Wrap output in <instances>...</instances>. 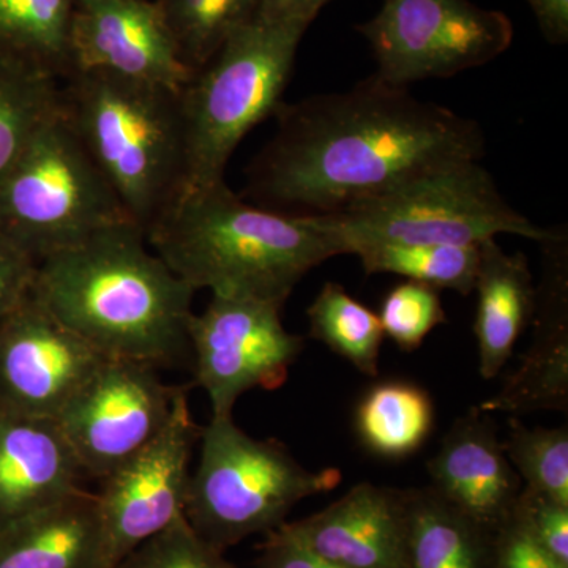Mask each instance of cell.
<instances>
[{"mask_svg": "<svg viewBox=\"0 0 568 568\" xmlns=\"http://www.w3.org/2000/svg\"><path fill=\"white\" fill-rule=\"evenodd\" d=\"M544 274L536 286L534 336L521 365L487 402L484 413L514 417L536 410L568 409V235L552 227L545 241Z\"/></svg>", "mask_w": 568, "mask_h": 568, "instance_id": "15", "label": "cell"}, {"mask_svg": "<svg viewBox=\"0 0 568 568\" xmlns=\"http://www.w3.org/2000/svg\"><path fill=\"white\" fill-rule=\"evenodd\" d=\"M306 316L313 339L324 343L364 375H379L377 364L384 339L379 316L347 294L342 284L325 283Z\"/></svg>", "mask_w": 568, "mask_h": 568, "instance_id": "24", "label": "cell"}, {"mask_svg": "<svg viewBox=\"0 0 568 568\" xmlns=\"http://www.w3.org/2000/svg\"><path fill=\"white\" fill-rule=\"evenodd\" d=\"M256 568H342L302 544L284 526L265 534Z\"/></svg>", "mask_w": 568, "mask_h": 568, "instance_id": "34", "label": "cell"}, {"mask_svg": "<svg viewBox=\"0 0 568 568\" xmlns=\"http://www.w3.org/2000/svg\"><path fill=\"white\" fill-rule=\"evenodd\" d=\"M0 568H102L97 495L81 488L3 526Z\"/></svg>", "mask_w": 568, "mask_h": 568, "instance_id": "19", "label": "cell"}, {"mask_svg": "<svg viewBox=\"0 0 568 568\" xmlns=\"http://www.w3.org/2000/svg\"><path fill=\"white\" fill-rule=\"evenodd\" d=\"M145 241L194 291L280 306L312 268L338 256L313 216L248 204L224 181L183 190Z\"/></svg>", "mask_w": 568, "mask_h": 568, "instance_id": "3", "label": "cell"}, {"mask_svg": "<svg viewBox=\"0 0 568 568\" xmlns=\"http://www.w3.org/2000/svg\"><path fill=\"white\" fill-rule=\"evenodd\" d=\"M313 219L338 254L377 244L474 245L499 234L538 244L551 234L504 200L480 160L433 168L346 211Z\"/></svg>", "mask_w": 568, "mask_h": 568, "instance_id": "5", "label": "cell"}, {"mask_svg": "<svg viewBox=\"0 0 568 568\" xmlns=\"http://www.w3.org/2000/svg\"><path fill=\"white\" fill-rule=\"evenodd\" d=\"M59 112L142 231L185 189L181 92L77 71L59 84Z\"/></svg>", "mask_w": 568, "mask_h": 568, "instance_id": "4", "label": "cell"}, {"mask_svg": "<svg viewBox=\"0 0 568 568\" xmlns=\"http://www.w3.org/2000/svg\"><path fill=\"white\" fill-rule=\"evenodd\" d=\"M115 568H241L194 532L185 515L134 548Z\"/></svg>", "mask_w": 568, "mask_h": 568, "instance_id": "30", "label": "cell"}, {"mask_svg": "<svg viewBox=\"0 0 568 568\" xmlns=\"http://www.w3.org/2000/svg\"><path fill=\"white\" fill-rule=\"evenodd\" d=\"M37 264L0 231V324L32 294Z\"/></svg>", "mask_w": 568, "mask_h": 568, "instance_id": "33", "label": "cell"}, {"mask_svg": "<svg viewBox=\"0 0 568 568\" xmlns=\"http://www.w3.org/2000/svg\"><path fill=\"white\" fill-rule=\"evenodd\" d=\"M474 291L478 295L474 323L478 369L485 381H491L506 366L519 336L532 323L536 284L528 257L504 252L496 239L481 242Z\"/></svg>", "mask_w": 568, "mask_h": 568, "instance_id": "20", "label": "cell"}, {"mask_svg": "<svg viewBox=\"0 0 568 568\" xmlns=\"http://www.w3.org/2000/svg\"><path fill=\"white\" fill-rule=\"evenodd\" d=\"M201 432L190 410L189 387H181L160 435L102 480L97 495L102 568L118 567L134 548L182 517Z\"/></svg>", "mask_w": 568, "mask_h": 568, "instance_id": "11", "label": "cell"}, {"mask_svg": "<svg viewBox=\"0 0 568 568\" xmlns=\"http://www.w3.org/2000/svg\"><path fill=\"white\" fill-rule=\"evenodd\" d=\"M61 82L0 61V182L33 132L58 110Z\"/></svg>", "mask_w": 568, "mask_h": 568, "instance_id": "27", "label": "cell"}, {"mask_svg": "<svg viewBox=\"0 0 568 568\" xmlns=\"http://www.w3.org/2000/svg\"><path fill=\"white\" fill-rule=\"evenodd\" d=\"M283 526L342 568H406V489L362 481L324 510Z\"/></svg>", "mask_w": 568, "mask_h": 568, "instance_id": "16", "label": "cell"}, {"mask_svg": "<svg viewBox=\"0 0 568 568\" xmlns=\"http://www.w3.org/2000/svg\"><path fill=\"white\" fill-rule=\"evenodd\" d=\"M283 306L256 298L212 294L190 321L194 384L211 399L212 417H233L237 399L253 388L275 390L304 351L301 335L282 323Z\"/></svg>", "mask_w": 568, "mask_h": 568, "instance_id": "10", "label": "cell"}, {"mask_svg": "<svg viewBox=\"0 0 568 568\" xmlns=\"http://www.w3.org/2000/svg\"><path fill=\"white\" fill-rule=\"evenodd\" d=\"M377 316L384 335L406 353L416 351L433 328L447 323L439 291L410 280L388 291Z\"/></svg>", "mask_w": 568, "mask_h": 568, "instance_id": "29", "label": "cell"}, {"mask_svg": "<svg viewBox=\"0 0 568 568\" xmlns=\"http://www.w3.org/2000/svg\"><path fill=\"white\" fill-rule=\"evenodd\" d=\"M126 223L134 224L58 104L0 182V231L40 263Z\"/></svg>", "mask_w": 568, "mask_h": 568, "instance_id": "8", "label": "cell"}, {"mask_svg": "<svg viewBox=\"0 0 568 568\" xmlns=\"http://www.w3.org/2000/svg\"><path fill=\"white\" fill-rule=\"evenodd\" d=\"M179 58L192 73L203 69L231 33L253 20L257 0H155Z\"/></svg>", "mask_w": 568, "mask_h": 568, "instance_id": "26", "label": "cell"}, {"mask_svg": "<svg viewBox=\"0 0 568 568\" xmlns=\"http://www.w3.org/2000/svg\"><path fill=\"white\" fill-rule=\"evenodd\" d=\"M82 476L54 418L0 409V529L78 491Z\"/></svg>", "mask_w": 568, "mask_h": 568, "instance_id": "18", "label": "cell"}, {"mask_svg": "<svg viewBox=\"0 0 568 568\" xmlns=\"http://www.w3.org/2000/svg\"><path fill=\"white\" fill-rule=\"evenodd\" d=\"M491 568H564L538 545L517 504L493 537Z\"/></svg>", "mask_w": 568, "mask_h": 568, "instance_id": "32", "label": "cell"}, {"mask_svg": "<svg viewBox=\"0 0 568 568\" xmlns=\"http://www.w3.org/2000/svg\"><path fill=\"white\" fill-rule=\"evenodd\" d=\"M355 29L372 47L376 77L396 88L485 65L514 41L503 11L470 0H383L376 17Z\"/></svg>", "mask_w": 568, "mask_h": 568, "instance_id": "9", "label": "cell"}, {"mask_svg": "<svg viewBox=\"0 0 568 568\" xmlns=\"http://www.w3.org/2000/svg\"><path fill=\"white\" fill-rule=\"evenodd\" d=\"M194 293L132 223L43 257L32 287L41 305L104 358L153 368L189 353Z\"/></svg>", "mask_w": 568, "mask_h": 568, "instance_id": "2", "label": "cell"}, {"mask_svg": "<svg viewBox=\"0 0 568 568\" xmlns=\"http://www.w3.org/2000/svg\"><path fill=\"white\" fill-rule=\"evenodd\" d=\"M274 115L278 129L250 164L246 193L290 215H332L424 171L485 155L476 121L376 74L346 92L283 102Z\"/></svg>", "mask_w": 568, "mask_h": 568, "instance_id": "1", "label": "cell"}, {"mask_svg": "<svg viewBox=\"0 0 568 568\" xmlns=\"http://www.w3.org/2000/svg\"><path fill=\"white\" fill-rule=\"evenodd\" d=\"M366 275L394 274L435 290L474 293L480 244L366 245L355 250Z\"/></svg>", "mask_w": 568, "mask_h": 568, "instance_id": "25", "label": "cell"}, {"mask_svg": "<svg viewBox=\"0 0 568 568\" xmlns=\"http://www.w3.org/2000/svg\"><path fill=\"white\" fill-rule=\"evenodd\" d=\"M331 0H257L253 20L308 26Z\"/></svg>", "mask_w": 568, "mask_h": 568, "instance_id": "35", "label": "cell"}, {"mask_svg": "<svg viewBox=\"0 0 568 568\" xmlns=\"http://www.w3.org/2000/svg\"><path fill=\"white\" fill-rule=\"evenodd\" d=\"M517 508L538 545L556 562L568 568V506L523 487Z\"/></svg>", "mask_w": 568, "mask_h": 568, "instance_id": "31", "label": "cell"}, {"mask_svg": "<svg viewBox=\"0 0 568 568\" xmlns=\"http://www.w3.org/2000/svg\"><path fill=\"white\" fill-rule=\"evenodd\" d=\"M70 63L71 73L102 71L175 92L193 77L155 0H74Z\"/></svg>", "mask_w": 568, "mask_h": 568, "instance_id": "14", "label": "cell"}, {"mask_svg": "<svg viewBox=\"0 0 568 568\" xmlns=\"http://www.w3.org/2000/svg\"><path fill=\"white\" fill-rule=\"evenodd\" d=\"M200 443L183 515L197 536L223 552L278 529L301 500L342 484L335 467L306 469L284 444L254 439L233 417H212Z\"/></svg>", "mask_w": 568, "mask_h": 568, "instance_id": "7", "label": "cell"}, {"mask_svg": "<svg viewBox=\"0 0 568 568\" xmlns=\"http://www.w3.org/2000/svg\"><path fill=\"white\" fill-rule=\"evenodd\" d=\"M435 407L424 388L390 381L373 387L355 414L361 443L377 457L402 459L424 446Z\"/></svg>", "mask_w": 568, "mask_h": 568, "instance_id": "23", "label": "cell"}, {"mask_svg": "<svg viewBox=\"0 0 568 568\" xmlns=\"http://www.w3.org/2000/svg\"><path fill=\"white\" fill-rule=\"evenodd\" d=\"M536 14L538 28L552 44L568 41V0H528Z\"/></svg>", "mask_w": 568, "mask_h": 568, "instance_id": "36", "label": "cell"}, {"mask_svg": "<svg viewBox=\"0 0 568 568\" xmlns=\"http://www.w3.org/2000/svg\"><path fill=\"white\" fill-rule=\"evenodd\" d=\"M104 361L31 294L0 324V409L55 420Z\"/></svg>", "mask_w": 568, "mask_h": 568, "instance_id": "13", "label": "cell"}, {"mask_svg": "<svg viewBox=\"0 0 568 568\" xmlns=\"http://www.w3.org/2000/svg\"><path fill=\"white\" fill-rule=\"evenodd\" d=\"M178 386L151 365L104 361L55 422L85 476L104 480L166 425Z\"/></svg>", "mask_w": 568, "mask_h": 568, "instance_id": "12", "label": "cell"}, {"mask_svg": "<svg viewBox=\"0 0 568 568\" xmlns=\"http://www.w3.org/2000/svg\"><path fill=\"white\" fill-rule=\"evenodd\" d=\"M426 469L429 488L489 532L510 517L523 489L495 422L478 406L455 420Z\"/></svg>", "mask_w": 568, "mask_h": 568, "instance_id": "17", "label": "cell"}, {"mask_svg": "<svg viewBox=\"0 0 568 568\" xmlns=\"http://www.w3.org/2000/svg\"><path fill=\"white\" fill-rule=\"evenodd\" d=\"M306 29L298 22H246L186 82L181 92L183 190L224 181L239 142L275 114Z\"/></svg>", "mask_w": 568, "mask_h": 568, "instance_id": "6", "label": "cell"}, {"mask_svg": "<svg viewBox=\"0 0 568 568\" xmlns=\"http://www.w3.org/2000/svg\"><path fill=\"white\" fill-rule=\"evenodd\" d=\"M406 568H491L495 532L429 487L406 489Z\"/></svg>", "mask_w": 568, "mask_h": 568, "instance_id": "21", "label": "cell"}, {"mask_svg": "<svg viewBox=\"0 0 568 568\" xmlns=\"http://www.w3.org/2000/svg\"><path fill=\"white\" fill-rule=\"evenodd\" d=\"M74 0H0V61L51 80L70 77Z\"/></svg>", "mask_w": 568, "mask_h": 568, "instance_id": "22", "label": "cell"}, {"mask_svg": "<svg viewBox=\"0 0 568 568\" xmlns=\"http://www.w3.org/2000/svg\"><path fill=\"white\" fill-rule=\"evenodd\" d=\"M503 447L508 462L525 481L523 487L568 506L567 426L529 428L519 418L511 417Z\"/></svg>", "mask_w": 568, "mask_h": 568, "instance_id": "28", "label": "cell"}]
</instances>
